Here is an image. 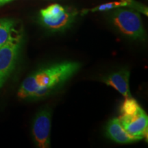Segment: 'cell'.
I'll use <instances>...</instances> for the list:
<instances>
[{"label":"cell","mask_w":148,"mask_h":148,"mask_svg":"<svg viewBox=\"0 0 148 148\" xmlns=\"http://www.w3.org/2000/svg\"><path fill=\"white\" fill-rule=\"evenodd\" d=\"M51 121V112L47 109L40 111L34 120L32 133L35 142L39 147H49Z\"/></svg>","instance_id":"obj_6"},{"label":"cell","mask_w":148,"mask_h":148,"mask_svg":"<svg viewBox=\"0 0 148 148\" xmlns=\"http://www.w3.org/2000/svg\"><path fill=\"white\" fill-rule=\"evenodd\" d=\"M21 44V35L17 33L0 47V88L15 66Z\"/></svg>","instance_id":"obj_5"},{"label":"cell","mask_w":148,"mask_h":148,"mask_svg":"<svg viewBox=\"0 0 148 148\" xmlns=\"http://www.w3.org/2000/svg\"><path fill=\"white\" fill-rule=\"evenodd\" d=\"M12 1V0H0V5L4 4V3L9 2V1Z\"/></svg>","instance_id":"obj_12"},{"label":"cell","mask_w":148,"mask_h":148,"mask_svg":"<svg viewBox=\"0 0 148 148\" xmlns=\"http://www.w3.org/2000/svg\"><path fill=\"white\" fill-rule=\"evenodd\" d=\"M124 1H126L127 6L130 7L131 8L134 9L138 12H142L144 14H146V16H147V8L145 5L140 4L134 0H124Z\"/></svg>","instance_id":"obj_11"},{"label":"cell","mask_w":148,"mask_h":148,"mask_svg":"<svg viewBox=\"0 0 148 148\" xmlns=\"http://www.w3.org/2000/svg\"><path fill=\"white\" fill-rule=\"evenodd\" d=\"M111 18L114 26L122 34L133 39L145 40V32L138 11L120 7L116 8Z\"/></svg>","instance_id":"obj_3"},{"label":"cell","mask_w":148,"mask_h":148,"mask_svg":"<svg viewBox=\"0 0 148 148\" xmlns=\"http://www.w3.org/2000/svg\"><path fill=\"white\" fill-rule=\"evenodd\" d=\"M77 12L75 10L54 3L40 11V20L47 28L59 31L66 28L71 24Z\"/></svg>","instance_id":"obj_4"},{"label":"cell","mask_w":148,"mask_h":148,"mask_svg":"<svg viewBox=\"0 0 148 148\" xmlns=\"http://www.w3.org/2000/svg\"><path fill=\"white\" fill-rule=\"evenodd\" d=\"M127 4L126 1L124 0H121L120 1H112V2H108L106 3H103L98 6H96L92 9H88V10H84L82 11V13H86L87 12H97V11H106L110 10L112 9H116L120 7H126Z\"/></svg>","instance_id":"obj_10"},{"label":"cell","mask_w":148,"mask_h":148,"mask_svg":"<svg viewBox=\"0 0 148 148\" xmlns=\"http://www.w3.org/2000/svg\"><path fill=\"white\" fill-rule=\"evenodd\" d=\"M119 121L126 132L138 140L147 138V114L132 97L125 98L121 107Z\"/></svg>","instance_id":"obj_2"},{"label":"cell","mask_w":148,"mask_h":148,"mask_svg":"<svg viewBox=\"0 0 148 148\" xmlns=\"http://www.w3.org/2000/svg\"><path fill=\"white\" fill-rule=\"evenodd\" d=\"M14 21L10 18L0 19V47L18 32L15 28Z\"/></svg>","instance_id":"obj_9"},{"label":"cell","mask_w":148,"mask_h":148,"mask_svg":"<svg viewBox=\"0 0 148 148\" xmlns=\"http://www.w3.org/2000/svg\"><path fill=\"white\" fill-rule=\"evenodd\" d=\"M130 71L127 69H121L111 73L102 79L105 84L113 87L125 98L132 97L129 86Z\"/></svg>","instance_id":"obj_7"},{"label":"cell","mask_w":148,"mask_h":148,"mask_svg":"<svg viewBox=\"0 0 148 148\" xmlns=\"http://www.w3.org/2000/svg\"><path fill=\"white\" fill-rule=\"evenodd\" d=\"M107 136L113 141L120 144H127L139 140L128 134L120 123L119 118H114L108 122L106 127Z\"/></svg>","instance_id":"obj_8"},{"label":"cell","mask_w":148,"mask_h":148,"mask_svg":"<svg viewBox=\"0 0 148 148\" xmlns=\"http://www.w3.org/2000/svg\"><path fill=\"white\" fill-rule=\"evenodd\" d=\"M75 62H64L40 69L24 79L18 91L22 99L40 98L71 77L79 69Z\"/></svg>","instance_id":"obj_1"}]
</instances>
